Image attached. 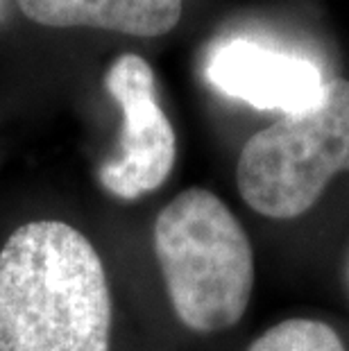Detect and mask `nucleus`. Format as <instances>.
<instances>
[{"label":"nucleus","mask_w":349,"mask_h":351,"mask_svg":"<svg viewBox=\"0 0 349 351\" xmlns=\"http://www.w3.org/2000/svg\"><path fill=\"white\" fill-rule=\"evenodd\" d=\"M111 290L93 243L59 220L0 250V351H109Z\"/></svg>","instance_id":"nucleus-1"},{"label":"nucleus","mask_w":349,"mask_h":351,"mask_svg":"<svg viewBox=\"0 0 349 351\" xmlns=\"http://www.w3.org/2000/svg\"><path fill=\"white\" fill-rule=\"evenodd\" d=\"M154 254L177 319L197 333L239 324L254 290L250 236L225 202L189 189L161 208Z\"/></svg>","instance_id":"nucleus-2"},{"label":"nucleus","mask_w":349,"mask_h":351,"mask_svg":"<svg viewBox=\"0 0 349 351\" xmlns=\"http://www.w3.org/2000/svg\"><path fill=\"white\" fill-rule=\"evenodd\" d=\"M349 170V80H326L322 98L302 114L256 132L239 156L245 204L274 220L311 211L338 173Z\"/></svg>","instance_id":"nucleus-3"},{"label":"nucleus","mask_w":349,"mask_h":351,"mask_svg":"<svg viewBox=\"0 0 349 351\" xmlns=\"http://www.w3.org/2000/svg\"><path fill=\"white\" fill-rule=\"evenodd\" d=\"M105 86L121 107L123 136L118 156L100 168V182L121 199L150 195L177 159L175 130L157 100L154 73L143 57L123 55L111 64Z\"/></svg>","instance_id":"nucleus-4"},{"label":"nucleus","mask_w":349,"mask_h":351,"mask_svg":"<svg viewBox=\"0 0 349 351\" xmlns=\"http://www.w3.org/2000/svg\"><path fill=\"white\" fill-rule=\"evenodd\" d=\"M204 75L227 98L281 116L315 107L326 84L311 59L250 39L218 43L206 57Z\"/></svg>","instance_id":"nucleus-5"},{"label":"nucleus","mask_w":349,"mask_h":351,"mask_svg":"<svg viewBox=\"0 0 349 351\" xmlns=\"http://www.w3.org/2000/svg\"><path fill=\"white\" fill-rule=\"evenodd\" d=\"M29 21L48 27H98L161 36L182 19V0H16Z\"/></svg>","instance_id":"nucleus-6"},{"label":"nucleus","mask_w":349,"mask_h":351,"mask_svg":"<svg viewBox=\"0 0 349 351\" xmlns=\"http://www.w3.org/2000/svg\"><path fill=\"white\" fill-rule=\"evenodd\" d=\"M248 351H347L345 342L320 319L293 317L274 324L252 342Z\"/></svg>","instance_id":"nucleus-7"},{"label":"nucleus","mask_w":349,"mask_h":351,"mask_svg":"<svg viewBox=\"0 0 349 351\" xmlns=\"http://www.w3.org/2000/svg\"><path fill=\"white\" fill-rule=\"evenodd\" d=\"M345 283L349 288V252H347V258H345Z\"/></svg>","instance_id":"nucleus-8"}]
</instances>
